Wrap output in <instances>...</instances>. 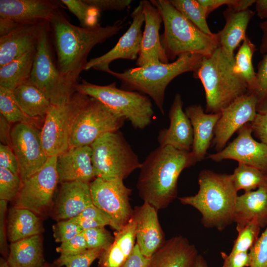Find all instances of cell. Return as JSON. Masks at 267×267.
<instances>
[{
    "mask_svg": "<svg viewBox=\"0 0 267 267\" xmlns=\"http://www.w3.org/2000/svg\"><path fill=\"white\" fill-rule=\"evenodd\" d=\"M57 56L56 64L63 78L73 86L85 70L87 57L92 48L116 35L122 28V22L102 26L84 28L70 23L57 9L49 23Z\"/></svg>",
    "mask_w": 267,
    "mask_h": 267,
    "instance_id": "obj_1",
    "label": "cell"
},
{
    "mask_svg": "<svg viewBox=\"0 0 267 267\" xmlns=\"http://www.w3.org/2000/svg\"><path fill=\"white\" fill-rule=\"evenodd\" d=\"M196 163L190 152L159 146L141 163L136 183L139 196L157 211L166 208L177 197L180 174Z\"/></svg>",
    "mask_w": 267,
    "mask_h": 267,
    "instance_id": "obj_2",
    "label": "cell"
},
{
    "mask_svg": "<svg viewBox=\"0 0 267 267\" xmlns=\"http://www.w3.org/2000/svg\"><path fill=\"white\" fill-rule=\"evenodd\" d=\"M199 188L192 196L178 198L180 202L193 207L202 216L201 222L206 228L224 230L233 222L238 197L230 175L202 170L198 178Z\"/></svg>",
    "mask_w": 267,
    "mask_h": 267,
    "instance_id": "obj_3",
    "label": "cell"
},
{
    "mask_svg": "<svg viewBox=\"0 0 267 267\" xmlns=\"http://www.w3.org/2000/svg\"><path fill=\"white\" fill-rule=\"evenodd\" d=\"M193 77L202 83L205 92L206 112L217 113L249 91L245 80L236 71L234 58L220 47L203 56Z\"/></svg>",
    "mask_w": 267,
    "mask_h": 267,
    "instance_id": "obj_4",
    "label": "cell"
},
{
    "mask_svg": "<svg viewBox=\"0 0 267 267\" xmlns=\"http://www.w3.org/2000/svg\"><path fill=\"white\" fill-rule=\"evenodd\" d=\"M202 57L199 54L185 53L171 62L149 64L129 68L122 72L110 70L107 73L119 80L125 90L148 95L164 114L165 94L168 85L179 75L194 72L199 67Z\"/></svg>",
    "mask_w": 267,
    "mask_h": 267,
    "instance_id": "obj_5",
    "label": "cell"
},
{
    "mask_svg": "<svg viewBox=\"0 0 267 267\" xmlns=\"http://www.w3.org/2000/svg\"><path fill=\"white\" fill-rule=\"evenodd\" d=\"M161 15L164 33L162 45L169 61L185 53L203 56L211 54L219 47L217 34H207L184 17L170 0H151Z\"/></svg>",
    "mask_w": 267,
    "mask_h": 267,
    "instance_id": "obj_6",
    "label": "cell"
},
{
    "mask_svg": "<svg viewBox=\"0 0 267 267\" xmlns=\"http://www.w3.org/2000/svg\"><path fill=\"white\" fill-rule=\"evenodd\" d=\"M75 91L98 100L116 115L128 120L135 129L142 130L152 121L154 111L150 99L137 91L117 88L116 83L99 86L83 80L75 85Z\"/></svg>",
    "mask_w": 267,
    "mask_h": 267,
    "instance_id": "obj_7",
    "label": "cell"
},
{
    "mask_svg": "<svg viewBox=\"0 0 267 267\" xmlns=\"http://www.w3.org/2000/svg\"><path fill=\"white\" fill-rule=\"evenodd\" d=\"M90 147L95 178L124 180L141 166L137 155L118 131L104 134Z\"/></svg>",
    "mask_w": 267,
    "mask_h": 267,
    "instance_id": "obj_8",
    "label": "cell"
},
{
    "mask_svg": "<svg viewBox=\"0 0 267 267\" xmlns=\"http://www.w3.org/2000/svg\"><path fill=\"white\" fill-rule=\"evenodd\" d=\"M49 23L41 27L29 80L52 105H59L70 99L75 92V87L63 78L58 69L52 53Z\"/></svg>",
    "mask_w": 267,
    "mask_h": 267,
    "instance_id": "obj_9",
    "label": "cell"
},
{
    "mask_svg": "<svg viewBox=\"0 0 267 267\" xmlns=\"http://www.w3.org/2000/svg\"><path fill=\"white\" fill-rule=\"evenodd\" d=\"M89 97L75 92L64 104L51 105L41 131L43 146L49 157L58 156L70 147V136L75 120Z\"/></svg>",
    "mask_w": 267,
    "mask_h": 267,
    "instance_id": "obj_10",
    "label": "cell"
},
{
    "mask_svg": "<svg viewBox=\"0 0 267 267\" xmlns=\"http://www.w3.org/2000/svg\"><path fill=\"white\" fill-rule=\"evenodd\" d=\"M125 120L98 100L90 97L75 120L70 147L90 146L104 134L118 131Z\"/></svg>",
    "mask_w": 267,
    "mask_h": 267,
    "instance_id": "obj_11",
    "label": "cell"
},
{
    "mask_svg": "<svg viewBox=\"0 0 267 267\" xmlns=\"http://www.w3.org/2000/svg\"><path fill=\"white\" fill-rule=\"evenodd\" d=\"M56 159L57 156L49 157L39 171L22 182L13 207L28 209L38 216L49 211L59 183Z\"/></svg>",
    "mask_w": 267,
    "mask_h": 267,
    "instance_id": "obj_12",
    "label": "cell"
},
{
    "mask_svg": "<svg viewBox=\"0 0 267 267\" xmlns=\"http://www.w3.org/2000/svg\"><path fill=\"white\" fill-rule=\"evenodd\" d=\"M89 186L93 205L109 217L113 229H121L133 217L130 203L132 190L120 178H95Z\"/></svg>",
    "mask_w": 267,
    "mask_h": 267,
    "instance_id": "obj_13",
    "label": "cell"
},
{
    "mask_svg": "<svg viewBox=\"0 0 267 267\" xmlns=\"http://www.w3.org/2000/svg\"><path fill=\"white\" fill-rule=\"evenodd\" d=\"M11 147L19 167L22 182L39 171L49 157L42 142L41 132L34 125L16 124L11 129Z\"/></svg>",
    "mask_w": 267,
    "mask_h": 267,
    "instance_id": "obj_14",
    "label": "cell"
},
{
    "mask_svg": "<svg viewBox=\"0 0 267 267\" xmlns=\"http://www.w3.org/2000/svg\"><path fill=\"white\" fill-rule=\"evenodd\" d=\"M259 99L256 91H249L224 108L214 130V142L219 152L231 136L244 125L251 123L257 114Z\"/></svg>",
    "mask_w": 267,
    "mask_h": 267,
    "instance_id": "obj_15",
    "label": "cell"
},
{
    "mask_svg": "<svg viewBox=\"0 0 267 267\" xmlns=\"http://www.w3.org/2000/svg\"><path fill=\"white\" fill-rule=\"evenodd\" d=\"M132 22L127 31L119 39L116 45L101 56L91 59L85 70L91 69L107 73L110 63L119 59L134 60L137 58L142 38V26L144 16L141 1L131 13Z\"/></svg>",
    "mask_w": 267,
    "mask_h": 267,
    "instance_id": "obj_16",
    "label": "cell"
},
{
    "mask_svg": "<svg viewBox=\"0 0 267 267\" xmlns=\"http://www.w3.org/2000/svg\"><path fill=\"white\" fill-rule=\"evenodd\" d=\"M250 123L238 130V135L222 150L208 158L220 162L232 159L267 172V146L254 139Z\"/></svg>",
    "mask_w": 267,
    "mask_h": 267,
    "instance_id": "obj_17",
    "label": "cell"
},
{
    "mask_svg": "<svg viewBox=\"0 0 267 267\" xmlns=\"http://www.w3.org/2000/svg\"><path fill=\"white\" fill-rule=\"evenodd\" d=\"M52 0H0V18L10 19L23 26L49 23L55 11L64 7Z\"/></svg>",
    "mask_w": 267,
    "mask_h": 267,
    "instance_id": "obj_18",
    "label": "cell"
},
{
    "mask_svg": "<svg viewBox=\"0 0 267 267\" xmlns=\"http://www.w3.org/2000/svg\"><path fill=\"white\" fill-rule=\"evenodd\" d=\"M144 16V29L140 51L136 59L137 67L162 62L169 60L161 42L159 30L163 23L161 15L150 0L140 1Z\"/></svg>",
    "mask_w": 267,
    "mask_h": 267,
    "instance_id": "obj_19",
    "label": "cell"
},
{
    "mask_svg": "<svg viewBox=\"0 0 267 267\" xmlns=\"http://www.w3.org/2000/svg\"><path fill=\"white\" fill-rule=\"evenodd\" d=\"M133 216L135 221L136 244L142 255L150 258L166 241L157 210L144 202L134 207Z\"/></svg>",
    "mask_w": 267,
    "mask_h": 267,
    "instance_id": "obj_20",
    "label": "cell"
},
{
    "mask_svg": "<svg viewBox=\"0 0 267 267\" xmlns=\"http://www.w3.org/2000/svg\"><path fill=\"white\" fill-rule=\"evenodd\" d=\"M59 183L81 181L89 183L95 178L90 146H73L57 156Z\"/></svg>",
    "mask_w": 267,
    "mask_h": 267,
    "instance_id": "obj_21",
    "label": "cell"
},
{
    "mask_svg": "<svg viewBox=\"0 0 267 267\" xmlns=\"http://www.w3.org/2000/svg\"><path fill=\"white\" fill-rule=\"evenodd\" d=\"M182 107L181 96L177 93L169 113L170 126L160 131L158 141L159 146H170L180 151L190 152L193 141V129Z\"/></svg>",
    "mask_w": 267,
    "mask_h": 267,
    "instance_id": "obj_22",
    "label": "cell"
},
{
    "mask_svg": "<svg viewBox=\"0 0 267 267\" xmlns=\"http://www.w3.org/2000/svg\"><path fill=\"white\" fill-rule=\"evenodd\" d=\"M53 207V217L58 221L71 219L93 205L89 183L81 181L60 183Z\"/></svg>",
    "mask_w": 267,
    "mask_h": 267,
    "instance_id": "obj_23",
    "label": "cell"
},
{
    "mask_svg": "<svg viewBox=\"0 0 267 267\" xmlns=\"http://www.w3.org/2000/svg\"><path fill=\"white\" fill-rule=\"evenodd\" d=\"M198 255L187 238L177 236L165 241L150 258L148 267H194Z\"/></svg>",
    "mask_w": 267,
    "mask_h": 267,
    "instance_id": "obj_24",
    "label": "cell"
},
{
    "mask_svg": "<svg viewBox=\"0 0 267 267\" xmlns=\"http://www.w3.org/2000/svg\"><path fill=\"white\" fill-rule=\"evenodd\" d=\"M184 112L193 129V141L190 152L197 162L202 160L206 154L221 112L206 113L200 105L197 104L187 106Z\"/></svg>",
    "mask_w": 267,
    "mask_h": 267,
    "instance_id": "obj_25",
    "label": "cell"
},
{
    "mask_svg": "<svg viewBox=\"0 0 267 267\" xmlns=\"http://www.w3.org/2000/svg\"><path fill=\"white\" fill-rule=\"evenodd\" d=\"M254 220L258 222L261 227L267 225V185L244 192L237 198L233 217L236 229Z\"/></svg>",
    "mask_w": 267,
    "mask_h": 267,
    "instance_id": "obj_26",
    "label": "cell"
},
{
    "mask_svg": "<svg viewBox=\"0 0 267 267\" xmlns=\"http://www.w3.org/2000/svg\"><path fill=\"white\" fill-rule=\"evenodd\" d=\"M43 24L24 25L0 37V67L36 47Z\"/></svg>",
    "mask_w": 267,
    "mask_h": 267,
    "instance_id": "obj_27",
    "label": "cell"
},
{
    "mask_svg": "<svg viewBox=\"0 0 267 267\" xmlns=\"http://www.w3.org/2000/svg\"><path fill=\"white\" fill-rule=\"evenodd\" d=\"M255 13L250 9L236 11L229 8L223 12L225 25L216 34L219 47L230 57L234 58V50L246 37L247 28Z\"/></svg>",
    "mask_w": 267,
    "mask_h": 267,
    "instance_id": "obj_28",
    "label": "cell"
},
{
    "mask_svg": "<svg viewBox=\"0 0 267 267\" xmlns=\"http://www.w3.org/2000/svg\"><path fill=\"white\" fill-rule=\"evenodd\" d=\"M113 243L98 259V267H120L135 245V221L134 216L121 229L114 232Z\"/></svg>",
    "mask_w": 267,
    "mask_h": 267,
    "instance_id": "obj_29",
    "label": "cell"
},
{
    "mask_svg": "<svg viewBox=\"0 0 267 267\" xmlns=\"http://www.w3.org/2000/svg\"><path fill=\"white\" fill-rule=\"evenodd\" d=\"M7 261L10 267H42L45 263L42 234L12 242Z\"/></svg>",
    "mask_w": 267,
    "mask_h": 267,
    "instance_id": "obj_30",
    "label": "cell"
},
{
    "mask_svg": "<svg viewBox=\"0 0 267 267\" xmlns=\"http://www.w3.org/2000/svg\"><path fill=\"white\" fill-rule=\"evenodd\" d=\"M43 231L44 227L41 218L32 211L13 206L9 209L7 235L11 243L42 234Z\"/></svg>",
    "mask_w": 267,
    "mask_h": 267,
    "instance_id": "obj_31",
    "label": "cell"
},
{
    "mask_svg": "<svg viewBox=\"0 0 267 267\" xmlns=\"http://www.w3.org/2000/svg\"><path fill=\"white\" fill-rule=\"evenodd\" d=\"M17 103L29 117L38 121L44 120L52 105L47 97L36 86L28 80L13 90Z\"/></svg>",
    "mask_w": 267,
    "mask_h": 267,
    "instance_id": "obj_32",
    "label": "cell"
},
{
    "mask_svg": "<svg viewBox=\"0 0 267 267\" xmlns=\"http://www.w3.org/2000/svg\"><path fill=\"white\" fill-rule=\"evenodd\" d=\"M36 48L0 67V87L13 91L29 80Z\"/></svg>",
    "mask_w": 267,
    "mask_h": 267,
    "instance_id": "obj_33",
    "label": "cell"
},
{
    "mask_svg": "<svg viewBox=\"0 0 267 267\" xmlns=\"http://www.w3.org/2000/svg\"><path fill=\"white\" fill-rule=\"evenodd\" d=\"M256 50L255 45L246 36L234 55L235 69L245 80L249 91H256L258 88L256 72L253 64V56Z\"/></svg>",
    "mask_w": 267,
    "mask_h": 267,
    "instance_id": "obj_34",
    "label": "cell"
},
{
    "mask_svg": "<svg viewBox=\"0 0 267 267\" xmlns=\"http://www.w3.org/2000/svg\"><path fill=\"white\" fill-rule=\"evenodd\" d=\"M233 184L238 191L255 190L267 185V172L257 168L238 163L232 174L230 175Z\"/></svg>",
    "mask_w": 267,
    "mask_h": 267,
    "instance_id": "obj_35",
    "label": "cell"
},
{
    "mask_svg": "<svg viewBox=\"0 0 267 267\" xmlns=\"http://www.w3.org/2000/svg\"><path fill=\"white\" fill-rule=\"evenodd\" d=\"M0 112L9 123H26L38 127L40 121L27 115L16 101L13 91L0 87Z\"/></svg>",
    "mask_w": 267,
    "mask_h": 267,
    "instance_id": "obj_36",
    "label": "cell"
},
{
    "mask_svg": "<svg viewBox=\"0 0 267 267\" xmlns=\"http://www.w3.org/2000/svg\"><path fill=\"white\" fill-rule=\"evenodd\" d=\"M173 6L187 20L205 33L213 35L207 23L204 9L198 0H170Z\"/></svg>",
    "mask_w": 267,
    "mask_h": 267,
    "instance_id": "obj_37",
    "label": "cell"
},
{
    "mask_svg": "<svg viewBox=\"0 0 267 267\" xmlns=\"http://www.w3.org/2000/svg\"><path fill=\"white\" fill-rule=\"evenodd\" d=\"M61 1L76 16L81 27L89 28L99 24L100 12L95 6L87 3L84 0H61Z\"/></svg>",
    "mask_w": 267,
    "mask_h": 267,
    "instance_id": "obj_38",
    "label": "cell"
},
{
    "mask_svg": "<svg viewBox=\"0 0 267 267\" xmlns=\"http://www.w3.org/2000/svg\"><path fill=\"white\" fill-rule=\"evenodd\" d=\"M261 228L258 222L254 220L237 229L238 235L233 242L230 253L249 252L259 238Z\"/></svg>",
    "mask_w": 267,
    "mask_h": 267,
    "instance_id": "obj_39",
    "label": "cell"
},
{
    "mask_svg": "<svg viewBox=\"0 0 267 267\" xmlns=\"http://www.w3.org/2000/svg\"><path fill=\"white\" fill-rule=\"evenodd\" d=\"M70 220L78 224L83 230L110 226L111 224L109 217L93 204Z\"/></svg>",
    "mask_w": 267,
    "mask_h": 267,
    "instance_id": "obj_40",
    "label": "cell"
},
{
    "mask_svg": "<svg viewBox=\"0 0 267 267\" xmlns=\"http://www.w3.org/2000/svg\"><path fill=\"white\" fill-rule=\"evenodd\" d=\"M105 250L88 249L84 252L73 256H59L52 264L54 267H89L97 259H99Z\"/></svg>",
    "mask_w": 267,
    "mask_h": 267,
    "instance_id": "obj_41",
    "label": "cell"
},
{
    "mask_svg": "<svg viewBox=\"0 0 267 267\" xmlns=\"http://www.w3.org/2000/svg\"><path fill=\"white\" fill-rule=\"evenodd\" d=\"M22 184L21 178L8 170L0 167V200H14Z\"/></svg>",
    "mask_w": 267,
    "mask_h": 267,
    "instance_id": "obj_42",
    "label": "cell"
},
{
    "mask_svg": "<svg viewBox=\"0 0 267 267\" xmlns=\"http://www.w3.org/2000/svg\"><path fill=\"white\" fill-rule=\"evenodd\" d=\"M82 234L86 241L88 249L106 250L113 242L114 237L105 227L83 230Z\"/></svg>",
    "mask_w": 267,
    "mask_h": 267,
    "instance_id": "obj_43",
    "label": "cell"
},
{
    "mask_svg": "<svg viewBox=\"0 0 267 267\" xmlns=\"http://www.w3.org/2000/svg\"><path fill=\"white\" fill-rule=\"evenodd\" d=\"M248 252L250 257L249 267H267V225Z\"/></svg>",
    "mask_w": 267,
    "mask_h": 267,
    "instance_id": "obj_44",
    "label": "cell"
},
{
    "mask_svg": "<svg viewBox=\"0 0 267 267\" xmlns=\"http://www.w3.org/2000/svg\"><path fill=\"white\" fill-rule=\"evenodd\" d=\"M83 229L71 220L58 221L52 226L53 237L57 243H63L81 233Z\"/></svg>",
    "mask_w": 267,
    "mask_h": 267,
    "instance_id": "obj_45",
    "label": "cell"
},
{
    "mask_svg": "<svg viewBox=\"0 0 267 267\" xmlns=\"http://www.w3.org/2000/svg\"><path fill=\"white\" fill-rule=\"evenodd\" d=\"M87 249L86 241L81 233L70 240L61 243L60 245L56 248V251L62 257L76 255Z\"/></svg>",
    "mask_w": 267,
    "mask_h": 267,
    "instance_id": "obj_46",
    "label": "cell"
},
{
    "mask_svg": "<svg viewBox=\"0 0 267 267\" xmlns=\"http://www.w3.org/2000/svg\"><path fill=\"white\" fill-rule=\"evenodd\" d=\"M0 167L19 175V167L17 157L10 146L0 144Z\"/></svg>",
    "mask_w": 267,
    "mask_h": 267,
    "instance_id": "obj_47",
    "label": "cell"
},
{
    "mask_svg": "<svg viewBox=\"0 0 267 267\" xmlns=\"http://www.w3.org/2000/svg\"><path fill=\"white\" fill-rule=\"evenodd\" d=\"M223 260L221 267H248L250 264V257L249 252H238L235 253H220Z\"/></svg>",
    "mask_w": 267,
    "mask_h": 267,
    "instance_id": "obj_48",
    "label": "cell"
},
{
    "mask_svg": "<svg viewBox=\"0 0 267 267\" xmlns=\"http://www.w3.org/2000/svg\"><path fill=\"white\" fill-rule=\"evenodd\" d=\"M96 7L101 12L106 10H124L130 6L131 0H84Z\"/></svg>",
    "mask_w": 267,
    "mask_h": 267,
    "instance_id": "obj_49",
    "label": "cell"
},
{
    "mask_svg": "<svg viewBox=\"0 0 267 267\" xmlns=\"http://www.w3.org/2000/svg\"><path fill=\"white\" fill-rule=\"evenodd\" d=\"M250 124L252 133L261 142L267 146V113H257Z\"/></svg>",
    "mask_w": 267,
    "mask_h": 267,
    "instance_id": "obj_50",
    "label": "cell"
},
{
    "mask_svg": "<svg viewBox=\"0 0 267 267\" xmlns=\"http://www.w3.org/2000/svg\"><path fill=\"white\" fill-rule=\"evenodd\" d=\"M256 75L258 88L256 92L260 100L267 94V53L259 63Z\"/></svg>",
    "mask_w": 267,
    "mask_h": 267,
    "instance_id": "obj_51",
    "label": "cell"
},
{
    "mask_svg": "<svg viewBox=\"0 0 267 267\" xmlns=\"http://www.w3.org/2000/svg\"><path fill=\"white\" fill-rule=\"evenodd\" d=\"M7 201L0 200V250L3 258L7 259L8 250L6 243L5 215L7 210Z\"/></svg>",
    "mask_w": 267,
    "mask_h": 267,
    "instance_id": "obj_52",
    "label": "cell"
},
{
    "mask_svg": "<svg viewBox=\"0 0 267 267\" xmlns=\"http://www.w3.org/2000/svg\"><path fill=\"white\" fill-rule=\"evenodd\" d=\"M149 261L150 258L142 255L135 244L133 252L120 267H148Z\"/></svg>",
    "mask_w": 267,
    "mask_h": 267,
    "instance_id": "obj_53",
    "label": "cell"
},
{
    "mask_svg": "<svg viewBox=\"0 0 267 267\" xmlns=\"http://www.w3.org/2000/svg\"><path fill=\"white\" fill-rule=\"evenodd\" d=\"M198 1L203 6L208 17L211 12L222 5H226L227 7L232 6L235 3L236 0H198Z\"/></svg>",
    "mask_w": 267,
    "mask_h": 267,
    "instance_id": "obj_54",
    "label": "cell"
},
{
    "mask_svg": "<svg viewBox=\"0 0 267 267\" xmlns=\"http://www.w3.org/2000/svg\"><path fill=\"white\" fill-rule=\"evenodd\" d=\"M9 123L2 116H0V140L2 144L11 147V132ZM12 148V147H11Z\"/></svg>",
    "mask_w": 267,
    "mask_h": 267,
    "instance_id": "obj_55",
    "label": "cell"
},
{
    "mask_svg": "<svg viewBox=\"0 0 267 267\" xmlns=\"http://www.w3.org/2000/svg\"><path fill=\"white\" fill-rule=\"evenodd\" d=\"M21 26H22L10 19L0 18V37L10 33Z\"/></svg>",
    "mask_w": 267,
    "mask_h": 267,
    "instance_id": "obj_56",
    "label": "cell"
},
{
    "mask_svg": "<svg viewBox=\"0 0 267 267\" xmlns=\"http://www.w3.org/2000/svg\"><path fill=\"white\" fill-rule=\"evenodd\" d=\"M259 26L263 32L259 49L261 53L264 55L267 53V19L261 22Z\"/></svg>",
    "mask_w": 267,
    "mask_h": 267,
    "instance_id": "obj_57",
    "label": "cell"
},
{
    "mask_svg": "<svg viewBox=\"0 0 267 267\" xmlns=\"http://www.w3.org/2000/svg\"><path fill=\"white\" fill-rule=\"evenodd\" d=\"M255 9L258 16L267 19V0H256Z\"/></svg>",
    "mask_w": 267,
    "mask_h": 267,
    "instance_id": "obj_58",
    "label": "cell"
},
{
    "mask_svg": "<svg viewBox=\"0 0 267 267\" xmlns=\"http://www.w3.org/2000/svg\"><path fill=\"white\" fill-rule=\"evenodd\" d=\"M257 113H267V94L259 100Z\"/></svg>",
    "mask_w": 267,
    "mask_h": 267,
    "instance_id": "obj_59",
    "label": "cell"
},
{
    "mask_svg": "<svg viewBox=\"0 0 267 267\" xmlns=\"http://www.w3.org/2000/svg\"><path fill=\"white\" fill-rule=\"evenodd\" d=\"M194 267H209L207 262L204 258L200 255H199L195 265Z\"/></svg>",
    "mask_w": 267,
    "mask_h": 267,
    "instance_id": "obj_60",
    "label": "cell"
},
{
    "mask_svg": "<svg viewBox=\"0 0 267 267\" xmlns=\"http://www.w3.org/2000/svg\"><path fill=\"white\" fill-rule=\"evenodd\" d=\"M0 267H10L7 263V260L3 257H1L0 259Z\"/></svg>",
    "mask_w": 267,
    "mask_h": 267,
    "instance_id": "obj_61",
    "label": "cell"
},
{
    "mask_svg": "<svg viewBox=\"0 0 267 267\" xmlns=\"http://www.w3.org/2000/svg\"><path fill=\"white\" fill-rule=\"evenodd\" d=\"M42 267H54L53 264H49L47 263H45Z\"/></svg>",
    "mask_w": 267,
    "mask_h": 267,
    "instance_id": "obj_62",
    "label": "cell"
}]
</instances>
